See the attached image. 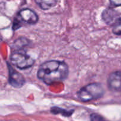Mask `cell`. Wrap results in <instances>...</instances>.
Wrapping results in <instances>:
<instances>
[{
	"label": "cell",
	"mask_w": 121,
	"mask_h": 121,
	"mask_svg": "<svg viewBox=\"0 0 121 121\" xmlns=\"http://www.w3.org/2000/svg\"><path fill=\"white\" fill-rule=\"evenodd\" d=\"M69 74V67L64 61L50 60L40 65L37 77L46 85H52L65 80Z\"/></svg>",
	"instance_id": "6da1fadb"
},
{
	"label": "cell",
	"mask_w": 121,
	"mask_h": 121,
	"mask_svg": "<svg viewBox=\"0 0 121 121\" xmlns=\"http://www.w3.org/2000/svg\"><path fill=\"white\" fill-rule=\"evenodd\" d=\"M18 15L21 20L29 24H34L39 20V17L36 13L29 8H25L20 10L18 13Z\"/></svg>",
	"instance_id": "8992f818"
},
{
	"label": "cell",
	"mask_w": 121,
	"mask_h": 121,
	"mask_svg": "<svg viewBox=\"0 0 121 121\" xmlns=\"http://www.w3.org/2000/svg\"><path fill=\"white\" fill-rule=\"evenodd\" d=\"M90 118H91V121H106L102 116L96 113H92Z\"/></svg>",
	"instance_id": "7c38bea8"
},
{
	"label": "cell",
	"mask_w": 121,
	"mask_h": 121,
	"mask_svg": "<svg viewBox=\"0 0 121 121\" xmlns=\"http://www.w3.org/2000/svg\"><path fill=\"white\" fill-rule=\"evenodd\" d=\"M112 31L116 35H121V18H119L113 24Z\"/></svg>",
	"instance_id": "8fae6325"
},
{
	"label": "cell",
	"mask_w": 121,
	"mask_h": 121,
	"mask_svg": "<svg viewBox=\"0 0 121 121\" xmlns=\"http://www.w3.org/2000/svg\"><path fill=\"white\" fill-rule=\"evenodd\" d=\"M28 45V41L25 38H20L14 43V46L17 49H21Z\"/></svg>",
	"instance_id": "30bf717a"
},
{
	"label": "cell",
	"mask_w": 121,
	"mask_h": 121,
	"mask_svg": "<svg viewBox=\"0 0 121 121\" xmlns=\"http://www.w3.org/2000/svg\"><path fill=\"white\" fill-rule=\"evenodd\" d=\"M102 18L107 24L113 26L119 17L117 13L114 9L112 8H107L103 12Z\"/></svg>",
	"instance_id": "52a82bcc"
},
{
	"label": "cell",
	"mask_w": 121,
	"mask_h": 121,
	"mask_svg": "<svg viewBox=\"0 0 121 121\" xmlns=\"http://www.w3.org/2000/svg\"><path fill=\"white\" fill-rule=\"evenodd\" d=\"M104 89L100 84H89L79 90L77 93L78 98L83 102L100 99L104 96Z\"/></svg>",
	"instance_id": "7a4b0ae2"
},
{
	"label": "cell",
	"mask_w": 121,
	"mask_h": 121,
	"mask_svg": "<svg viewBox=\"0 0 121 121\" xmlns=\"http://www.w3.org/2000/svg\"><path fill=\"white\" fill-rule=\"evenodd\" d=\"M35 2L41 9L47 10L56 6L57 0H35Z\"/></svg>",
	"instance_id": "ba28073f"
},
{
	"label": "cell",
	"mask_w": 121,
	"mask_h": 121,
	"mask_svg": "<svg viewBox=\"0 0 121 121\" xmlns=\"http://www.w3.org/2000/svg\"><path fill=\"white\" fill-rule=\"evenodd\" d=\"M11 63L18 69H27L33 66L34 60L31 57L21 52H15L10 56Z\"/></svg>",
	"instance_id": "3957f363"
},
{
	"label": "cell",
	"mask_w": 121,
	"mask_h": 121,
	"mask_svg": "<svg viewBox=\"0 0 121 121\" xmlns=\"http://www.w3.org/2000/svg\"><path fill=\"white\" fill-rule=\"evenodd\" d=\"M7 65L9 72L8 82L9 84L15 88H20L24 85L26 82L24 78L21 73L15 70L11 65L9 63H7Z\"/></svg>",
	"instance_id": "277c9868"
},
{
	"label": "cell",
	"mask_w": 121,
	"mask_h": 121,
	"mask_svg": "<svg viewBox=\"0 0 121 121\" xmlns=\"http://www.w3.org/2000/svg\"><path fill=\"white\" fill-rule=\"evenodd\" d=\"M109 1L113 5L116 7L121 6V0H109Z\"/></svg>",
	"instance_id": "4fadbf2b"
},
{
	"label": "cell",
	"mask_w": 121,
	"mask_h": 121,
	"mask_svg": "<svg viewBox=\"0 0 121 121\" xmlns=\"http://www.w3.org/2000/svg\"><path fill=\"white\" fill-rule=\"evenodd\" d=\"M109 89L113 92L121 91V72L119 71L112 72L108 79Z\"/></svg>",
	"instance_id": "5b68a950"
},
{
	"label": "cell",
	"mask_w": 121,
	"mask_h": 121,
	"mask_svg": "<svg viewBox=\"0 0 121 121\" xmlns=\"http://www.w3.org/2000/svg\"><path fill=\"white\" fill-rule=\"evenodd\" d=\"M51 112L53 114H61V115L64 116V117H69L73 114L74 111L73 110L67 111V110L59 107H53L51 108Z\"/></svg>",
	"instance_id": "9c48e42d"
}]
</instances>
